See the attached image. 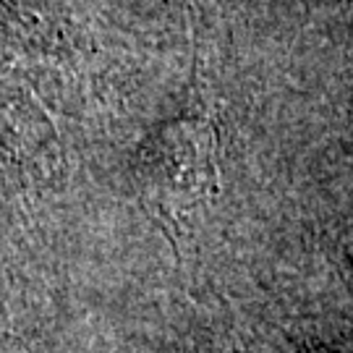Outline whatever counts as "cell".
Returning a JSON list of instances; mask_svg holds the SVG:
<instances>
[{
	"label": "cell",
	"mask_w": 353,
	"mask_h": 353,
	"mask_svg": "<svg viewBox=\"0 0 353 353\" xmlns=\"http://www.w3.org/2000/svg\"><path fill=\"white\" fill-rule=\"evenodd\" d=\"M217 139L204 121L163 126L139 154L147 202L170 223H183L217 194Z\"/></svg>",
	"instance_id": "obj_1"
}]
</instances>
